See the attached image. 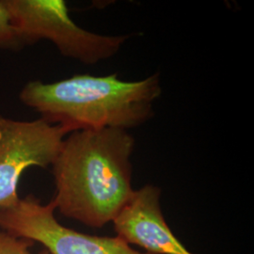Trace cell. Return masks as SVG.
Wrapping results in <instances>:
<instances>
[{
    "mask_svg": "<svg viewBox=\"0 0 254 254\" xmlns=\"http://www.w3.org/2000/svg\"><path fill=\"white\" fill-rule=\"evenodd\" d=\"M128 130L74 131L64 138L52 165L56 209L90 227L112 222L134 194Z\"/></svg>",
    "mask_w": 254,
    "mask_h": 254,
    "instance_id": "cell-1",
    "label": "cell"
},
{
    "mask_svg": "<svg viewBox=\"0 0 254 254\" xmlns=\"http://www.w3.org/2000/svg\"><path fill=\"white\" fill-rule=\"evenodd\" d=\"M161 93L158 73L135 81L123 80L117 73L75 74L53 83L27 82L19 97L41 119L72 133L139 127L153 118Z\"/></svg>",
    "mask_w": 254,
    "mask_h": 254,
    "instance_id": "cell-2",
    "label": "cell"
},
{
    "mask_svg": "<svg viewBox=\"0 0 254 254\" xmlns=\"http://www.w3.org/2000/svg\"><path fill=\"white\" fill-rule=\"evenodd\" d=\"M23 47L51 42L64 57L94 65L118 53L130 35H103L76 25L64 0H4Z\"/></svg>",
    "mask_w": 254,
    "mask_h": 254,
    "instance_id": "cell-3",
    "label": "cell"
},
{
    "mask_svg": "<svg viewBox=\"0 0 254 254\" xmlns=\"http://www.w3.org/2000/svg\"><path fill=\"white\" fill-rule=\"evenodd\" d=\"M52 200L43 204L34 196L0 207V229L17 238L37 241L51 254H151L132 249L125 240L80 234L64 227L55 218Z\"/></svg>",
    "mask_w": 254,
    "mask_h": 254,
    "instance_id": "cell-4",
    "label": "cell"
},
{
    "mask_svg": "<svg viewBox=\"0 0 254 254\" xmlns=\"http://www.w3.org/2000/svg\"><path fill=\"white\" fill-rule=\"evenodd\" d=\"M68 134L67 129L43 119L22 122L0 114V207L20 199L19 179L26 170L53 165Z\"/></svg>",
    "mask_w": 254,
    "mask_h": 254,
    "instance_id": "cell-5",
    "label": "cell"
},
{
    "mask_svg": "<svg viewBox=\"0 0 254 254\" xmlns=\"http://www.w3.org/2000/svg\"><path fill=\"white\" fill-rule=\"evenodd\" d=\"M161 190L146 185L134 191L127 205L112 221L117 236L151 254H193L176 238L164 218Z\"/></svg>",
    "mask_w": 254,
    "mask_h": 254,
    "instance_id": "cell-6",
    "label": "cell"
},
{
    "mask_svg": "<svg viewBox=\"0 0 254 254\" xmlns=\"http://www.w3.org/2000/svg\"><path fill=\"white\" fill-rule=\"evenodd\" d=\"M23 48L16 30L11 24L4 0H0V49L17 50Z\"/></svg>",
    "mask_w": 254,
    "mask_h": 254,
    "instance_id": "cell-7",
    "label": "cell"
},
{
    "mask_svg": "<svg viewBox=\"0 0 254 254\" xmlns=\"http://www.w3.org/2000/svg\"><path fill=\"white\" fill-rule=\"evenodd\" d=\"M33 242L27 239H18L0 229V254H32L28 252V246ZM39 254H49L43 251Z\"/></svg>",
    "mask_w": 254,
    "mask_h": 254,
    "instance_id": "cell-8",
    "label": "cell"
}]
</instances>
